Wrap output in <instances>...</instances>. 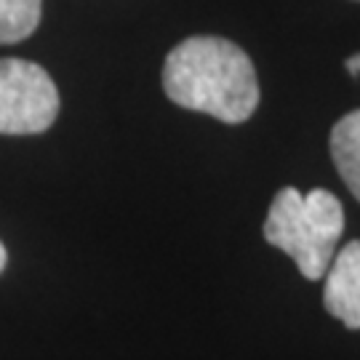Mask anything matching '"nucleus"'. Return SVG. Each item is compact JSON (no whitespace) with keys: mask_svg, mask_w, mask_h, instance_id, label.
<instances>
[{"mask_svg":"<svg viewBox=\"0 0 360 360\" xmlns=\"http://www.w3.org/2000/svg\"><path fill=\"white\" fill-rule=\"evenodd\" d=\"M166 96L179 107L224 123H243L259 104V83L248 53L217 35L181 40L163 65Z\"/></svg>","mask_w":360,"mask_h":360,"instance_id":"f257e3e1","label":"nucleus"},{"mask_svg":"<svg viewBox=\"0 0 360 360\" xmlns=\"http://www.w3.org/2000/svg\"><path fill=\"white\" fill-rule=\"evenodd\" d=\"M6 262H8V254H6V248H3V243H0V272H3V267H6Z\"/></svg>","mask_w":360,"mask_h":360,"instance_id":"6e6552de","label":"nucleus"},{"mask_svg":"<svg viewBox=\"0 0 360 360\" xmlns=\"http://www.w3.org/2000/svg\"><path fill=\"white\" fill-rule=\"evenodd\" d=\"M56 115L59 91L51 75L25 59H0V134H43Z\"/></svg>","mask_w":360,"mask_h":360,"instance_id":"7ed1b4c3","label":"nucleus"},{"mask_svg":"<svg viewBox=\"0 0 360 360\" xmlns=\"http://www.w3.org/2000/svg\"><path fill=\"white\" fill-rule=\"evenodd\" d=\"M347 70L352 72V75H360V53L349 56V59H347Z\"/></svg>","mask_w":360,"mask_h":360,"instance_id":"0eeeda50","label":"nucleus"},{"mask_svg":"<svg viewBox=\"0 0 360 360\" xmlns=\"http://www.w3.org/2000/svg\"><path fill=\"white\" fill-rule=\"evenodd\" d=\"M323 307L347 328H360V240H349L326 270Z\"/></svg>","mask_w":360,"mask_h":360,"instance_id":"20e7f679","label":"nucleus"},{"mask_svg":"<svg viewBox=\"0 0 360 360\" xmlns=\"http://www.w3.org/2000/svg\"><path fill=\"white\" fill-rule=\"evenodd\" d=\"M43 0H0V43H19L40 25Z\"/></svg>","mask_w":360,"mask_h":360,"instance_id":"423d86ee","label":"nucleus"},{"mask_svg":"<svg viewBox=\"0 0 360 360\" xmlns=\"http://www.w3.org/2000/svg\"><path fill=\"white\" fill-rule=\"evenodd\" d=\"M345 232V208L328 190L283 187L272 198L264 238L296 262L307 281H318L334 262L336 243Z\"/></svg>","mask_w":360,"mask_h":360,"instance_id":"f03ea898","label":"nucleus"},{"mask_svg":"<svg viewBox=\"0 0 360 360\" xmlns=\"http://www.w3.org/2000/svg\"><path fill=\"white\" fill-rule=\"evenodd\" d=\"M331 158L349 193L360 200V110L347 112L331 131Z\"/></svg>","mask_w":360,"mask_h":360,"instance_id":"39448f33","label":"nucleus"}]
</instances>
